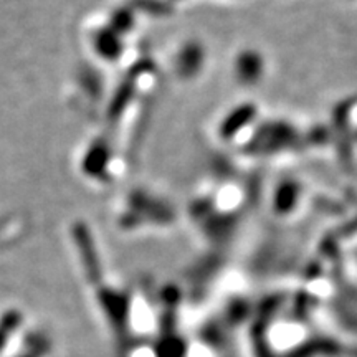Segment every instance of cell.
<instances>
[{
	"label": "cell",
	"instance_id": "obj_1",
	"mask_svg": "<svg viewBox=\"0 0 357 357\" xmlns=\"http://www.w3.org/2000/svg\"><path fill=\"white\" fill-rule=\"evenodd\" d=\"M294 139H296V132L293 128L284 123H271L258 131L255 142H252L250 147L253 146V149L257 151L271 153V151H281L283 147H289Z\"/></svg>",
	"mask_w": 357,
	"mask_h": 357
},
{
	"label": "cell",
	"instance_id": "obj_2",
	"mask_svg": "<svg viewBox=\"0 0 357 357\" xmlns=\"http://www.w3.org/2000/svg\"><path fill=\"white\" fill-rule=\"evenodd\" d=\"M235 75L238 82L255 84L263 75V58L257 52H242L235 60Z\"/></svg>",
	"mask_w": 357,
	"mask_h": 357
},
{
	"label": "cell",
	"instance_id": "obj_3",
	"mask_svg": "<svg viewBox=\"0 0 357 357\" xmlns=\"http://www.w3.org/2000/svg\"><path fill=\"white\" fill-rule=\"evenodd\" d=\"M301 195V185L294 181H283L276 187L273 195V208L280 215H288L294 211Z\"/></svg>",
	"mask_w": 357,
	"mask_h": 357
},
{
	"label": "cell",
	"instance_id": "obj_4",
	"mask_svg": "<svg viewBox=\"0 0 357 357\" xmlns=\"http://www.w3.org/2000/svg\"><path fill=\"white\" fill-rule=\"evenodd\" d=\"M255 113V105H242L240 108L234 109L225 119H223L220 126V136L223 139H231V137H235L238 131H242L248 123L253 121Z\"/></svg>",
	"mask_w": 357,
	"mask_h": 357
},
{
	"label": "cell",
	"instance_id": "obj_5",
	"mask_svg": "<svg viewBox=\"0 0 357 357\" xmlns=\"http://www.w3.org/2000/svg\"><path fill=\"white\" fill-rule=\"evenodd\" d=\"M202 60H204L202 48L197 47V45H190V47H187V50L182 53L181 68L185 75H194L197 73L200 66H202Z\"/></svg>",
	"mask_w": 357,
	"mask_h": 357
}]
</instances>
